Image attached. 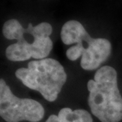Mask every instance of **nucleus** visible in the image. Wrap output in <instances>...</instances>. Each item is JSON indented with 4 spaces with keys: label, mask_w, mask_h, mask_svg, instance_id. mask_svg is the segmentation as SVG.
<instances>
[{
    "label": "nucleus",
    "mask_w": 122,
    "mask_h": 122,
    "mask_svg": "<svg viewBox=\"0 0 122 122\" xmlns=\"http://www.w3.org/2000/svg\"><path fill=\"white\" fill-rule=\"evenodd\" d=\"M88 105L101 122L122 121V96L118 88L117 72L110 66L96 71L94 80L87 82Z\"/></svg>",
    "instance_id": "nucleus-1"
},
{
    "label": "nucleus",
    "mask_w": 122,
    "mask_h": 122,
    "mask_svg": "<svg viewBox=\"0 0 122 122\" xmlns=\"http://www.w3.org/2000/svg\"><path fill=\"white\" fill-rule=\"evenodd\" d=\"M87 32L79 21L70 20L62 27L60 37L65 45L75 43L67 50V58L71 61H76L81 57L82 68L87 71H93L99 69L110 56L112 45L106 39L92 38L89 33L86 35Z\"/></svg>",
    "instance_id": "nucleus-2"
},
{
    "label": "nucleus",
    "mask_w": 122,
    "mask_h": 122,
    "mask_svg": "<svg viewBox=\"0 0 122 122\" xmlns=\"http://www.w3.org/2000/svg\"><path fill=\"white\" fill-rule=\"evenodd\" d=\"M15 76L51 102L57 99L67 78L64 66L56 59L47 58L29 61L26 68L16 70Z\"/></svg>",
    "instance_id": "nucleus-3"
},
{
    "label": "nucleus",
    "mask_w": 122,
    "mask_h": 122,
    "mask_svg": "<svg viewBox=\"0 0 122 122\" xmlns=\"http://www.w3.org/2000/svg\"><path fill=\"white\" fill-rule=\"evenodd\" d=\"M27 31L34 36L33 42H28L23 34L17 43L10 44L6 49V57L9 61H23L29 58L41 60L47 58L52 50L53 43L49 37L52 27L49 23L41 22L36 26L29 23Z\"/></svg>",
    "instance_id": "nucleus-4"
},
{
    "label": "nucleus",
    "mask_w": 122,
    "mask_h": 122,
    "mask_svg": "<svg viewBox=\"0 0 122 122\" xmlns=\"http://www.w3.org/2000/svg\"><path fill=\"white\" fill-rule=\"evenodd\" d=\"M40 102L31 98H21L14 95L5 80H0V116L6 122H38L45 116Z\"/></svg>",
    "instance_id": "nucleus-5"
},
{
    "label": "nucleus",
    "mask_w": 122,
    "mask_h": 122,
    "mask_svg": "<svg viewBox=\"0 0 122 122\" xmlns=\"http://www.w3.org/2000/svg\"><path fill=\"white\" fill-rule=\"evenodd\" d=\"M45 122H94L92 116L82 109L72 110L69 107L62 108L58 114H52Z\"/></svg>",
    "instance_id": "nucleus-6"
},
{
    "label": "nucleus",
    "mask_w": 122,
    "mask_h": 122,
    "mask_svg": "<svg viewBox=\"0 0 122 122\" xmlns=\"http://www.w3.org/2000/svg\"><path fill=\"white\" fill-rule=\"evenodd\" d=\"M25 32V28L16 19H10L4 23L2 27V34L7 40H18Z\"/></svg>",
    "instance_id": "nucleus-7"
}]
</instances>
